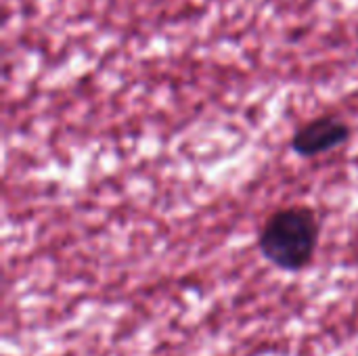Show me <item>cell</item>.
Returning <instances> with one entry per match:
<instances>
[{
    "instance_id": "1",
    "label": "cell",
    "mask_w": 358,
    "mask_h": 356,
    "mask_svg": "<svg viewBox=\"0 0 358 356\" xmlns=\"http://www.w3.org/2000/svg\"><path fill=\"white\" fill-rule=\"evenodd\" d=\"M321 225L306 206H287L273 212L258 235L262 256L277 269L300 273L315 260Z\"/></svg>"
},
{
    "instance_id": "2",
    "label": "cell",
    "mask_w": 358,
    "mask_h": 356,
    "mask_svg": "<svg viewBox=\"0 0 358 356\" xmlns=\"http://www.w3.org/2000/svg\"><path fill=\"white\" fill-rule=\"evenodd\" d=\"M350 126L340 115L325 113L296 130L292 138V149L300 157H317L346 145L350 141Z\"/></svg>"
}]
</instances>
